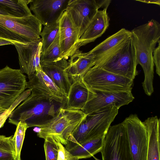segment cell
Returning a JSON list of instances; mask_svg holds the SVG:
<instances>
[{
  "mask_svg": "<svg viewBox=\"0 0 160 160\" xmlns=\"http://www.w3.org/2000/svg\"><path fill=\"white\" fill-rule=\"evenodd\" d=\"M131 32L137 63L141 66L144 73L143 89L145 94L150 96L154 91L153 52L157 44L160 41V24L152 19L135 28Z\"/></svg>",
  "mask_w": 160,
  "mask_h": 160,
  "instance_id": "6da1fadb",
  "label": "cell"
},
{
  "mask_svg": "<svg viewBox=\"0 0 160 160\" xmlns=\"http://www.w3.org/2000/svg\"><path fill=\"white\" fill-rule=\"evenodd\" d=\"M65 104L55 101L37 98L31 94L18 105L8 117L9 122L17 126L21 121L28 128H41L56 115L58 109Z\"/></svg>",
  "mask_w": 160,
  "mask_h": 160,
  "instance_id": "7a4b0ae2",
  "label": "cell"
},
{
  "mask_svg": "<svg viewBox=\"0 0 160 160\" xmlns=\"http://www.w3.org/2000/svg\"><path fill=\"white\" fill-rule=\"evenodd\" d=\"M119 108L107 107L87 115L70 135L65 148L68 151L84 142L105 135Z\"/></svg>",
  "mask_w": 160,
  "mask_h": 160,
  "instance_id": "3957f363",
  "label": "cell"
},
{
  "mask_svg": "<svg viewBox=\"0 0 160 160\" xmlns=\"http://www.w3.org/2000/svg\"><path fill=\"white\" fill-rule=\"evenodd\" d=\"M135 49L131 36L96 61L94 65L133 80L138 74Z\"/></svg>",
  "mask_w": 160,
  "mask_h": 160,
  "instance_id": "277c9868",
  "label": "cell"
},
{
  "mask_svg": "<svg viewBox=\"0 0 160 160\" xmlns=\"http://www.w3.org/2000/svg\"><path fill=\"white\" fill-rule=\"evenodd\" d=\"M42 25L33 15L15 17L0 14V38L26 43L41 38Z\"/></svg>",
  "mask_w": 160,
  "mask_h": 160,
  "instance_id": "5b68a950",
  "label": "cell"
},
{
  "mask_svg": "<svg viewBox=\"0 0 160 160\" xmlns=\"http://www.w3.org/2000/svg\"><path fill=\"white\" fill-rule=\"evenodd\" d=\"M87 115L81 110L61 107L52 119L43 127L39 128L37 136L44 139L47 137L52 136L55 140L66 145L69 136Z\"/></svg>",
  "mask_w": 160,
  "mask_h": 160,
  "instance_id": "8992f818",
  "label": "cell"
},
{
  "mask_svg": "<svg viewBox=\"0 0 160 160\" xmlns=\"http://www.w3.org/2000/svg\"><path fill=\"white\" fill-rule=\"evenodd\" d=\"M100 152L102 160H133L125 126H110Z\"/></svg>",
  "mask_w": 160,
  "mask_h": 160,
  "instance_id": "52a82bcc",
  "label": "cell"
},
{
  "mask_svg": "<svg viewBox=\"0 0 160 160\" xmlns=\"http://www.w3.org/2000/svg\"><path fill=\"white\" fill-rule=\"evenodd\" d=\"M92 89L108 91H132L133 81L94 66L82 77Z\"/></svg>",
  "mask_w": 160,
  "mask_h": 160,
  "instance_id": "ba28073f",
  "label": "cell"
},
{
  "mask_svg": "<svg viewBox=\"0 0 160 160\" xmlns=\"http://www.w3.org/2000/svg\"><path fill=\"white\" fill-rule=\"evenodd\" d=\"M26 76L8 66L0 69V108L6 110L25 91Z\"/></svg>",
  "mask_w": 160,
  "mask_h": 160,
  "instance_id": "9c48e42d",
  "label": "cell"
},
{
  "mask_svg": "<svg viewBox=\"0 0 160 160\" xmlns=\"http://www.w3.org/2000/svg\"><path fill=\"white\" fill-rule=\"evenodd\" d=\"M109 0H70L66 11L77 28L80 38L101 8H108Z\"/></svg>",
  "mask_w": 160,
  "mask_h": 160,
  "instance_id": "30bf717a",
  "label": "cell"
},
{
  "mask_svg": "<svg viewBox=\"0 0 160 160\" xmlns=\"http://www.w3.org/2000/svg\"><path fill=\"white\" fill-rule=\"evenodd\" d=\"M125 127L133 160H146L148 137L146 128L136 114L122 122Z\"/></svg>",
  "mask_w": 160,
  "mask_h": 160,
  "instance_id": "8fae6325",
  "label": "cell"
},
{
  "mask_svg": "<svg viewBox=\"0 0 160 160\" xmlns=\"http://www.w3.org/2000/svg\"><path fill=\"white\" fill-rule=\"evenodd\" d=\"M92 98L82 111L88 115L107 107H121L132 102L134 98L132 91H108L93 90Z\"/></svg>",
  "mask_w": 160,
  "mask_h": 160,
  "instance_id": "7c38bea8",
  "label": "cell"
},
{
  "mask_svg": "<svg viewBox=\"0 0 160 160\" xmlns=\"http://www.w3.org/2000/svg\"><path fill=\"white\" fill-rule=\"evenodd\" d=\"M28 78L26 88L31 90L32 95L38 98L52 100L65 105L66 97L42 70L36 72Z\"/></svg>",
  "mask_w": 160,
  "mask_h": 160,
  "instance_id": "4fadbf2b",
  "label": "cell"
},
{
  "mask_svg": "<svg viewBox=\"0 0 160 160\" xmlns=\"http://www.w3.org/2000/svg\"><path fill=\"white\" fill-rule=\"evenodd\" d=\"M13 44L18 53L19 69L22 73L29 76L36 72L42 70L40 64L42 52L41 38L26 43L14 42Z\"/></svg>",
  "mask_w": 160,
  "mask_h": 160,
  "instance_id": "5bb4252c",
  "label": "cell"
},
{
  "mask_svg": "<svg viewBox=\"0 0 160 160\" xmlns=\"http://www.w3.org/2000/svg\"><path fill=\"white\" fill-rule=\"evenodd\" d=\"M70 0H32L30 9L44 26L58 20L66 11Z\"/></svg>",
  "mask_w": 160,
  "mask_h": 160,
  "instance_id": "9a60e30c",
  "label": "cell"
},
{
  "mask_svg": "<svg viewBox=\"0 0 160 160\" xmlns=\"http://www.w3.org/2000/svg\"><path fill=\"white\" fill-rule=\"evenodd\" d=\"M60 42L62 58L68 60L79 50L78 30L65 11L59 19Z\"/></svg>",
  "mask_w": 160,
  "mask_h": 160,
  "instance_id": "2e32d148",
  "label": "cell"
},
{
  "mask_svg": "<svg viewBox=\"0 0 160 160\" xmlns=\"http://www.w3.org/2000/svg\"><path fill=\"white\" fill-rule=\"evenodd\" d=\"M68 62L63 58L55 62L42 65V71L64 93L66 98L72 85L67 71Z\"/></svg>",
  "mask_w": 160,
  "mask_h": 160,
  "instance_id": "e0dca14e",
  "label": "cell"
},
{
  "mask_svg": "<svg viewBox=\"0 0 160 160\" xmlns=\"http://www.w3.org/2000/svg\"><path fill=\"white\" fill-rule=\"evenodd\" d=\"M92 94L93 90L85 83L82 77L74 80L72 82L64 108L81 110Z\"/></svg>",
  "mask_w": 160,
  "mask_h": 160,
  "instance_id": "ac0fdd59",
  "label": "cell"
},
{
  "mask_svg": "<svg viewBox=\"0 0 160 160\" xmlns=\"http://www.w3.org/2000/svg\"><path fill=\"white\" fill-rule=\"evenodd\" d=\"M107 8L98 10L89 25L79 39L78 48L93 42L101 37L109 25L110 18L107 12Z\"/></svg>",
  "mask_w": 160,
  "mask_h": 160,
  "instance_id": "d6986e66",
  "label": "cell"
},
{
  "mask_svg": "<svg viewBox=\"0 0 160 160\" xmlns=\"http://www.w3.org/2000/svg\"><path fill=\"white\" fill-rule=\"evenodd\" d=\"M94 57L88 52L78 50L69 58L67 71L71 82L82 77L88 71L95 65Z\"/></svg>",
  "mask_w": 160,
  "mask_h": 160,
  "instance_id": "ffe728a7",
  "label": "cell"
},
{
  "mask_svg": "<svg viewBox=\"0 0 160 160\" xmlns=\"http://www.w3.org/2000/svg\"><path fill=\"white\" fill-rule=\"evenodd\" d=\"M143 122L148 137L146 160H160V120L155 116L148 118Z\"/></svg>",
  "mask_w": 160,
  "mask_h": 160,
  "instance_id": "44dd1931",
  "label": "cell"
},
{
  "mask_svg": "<svg viewBox=\"0 0 160 160\" xmlns=\"http://www.w3.org/2000/svg\"><path fill=\"white\" fill-rule=\"evenodd\" d=\"M131 35V31L122 28L97 45L88 52L94 57L96 61L111 51Z\"/></svg>",
  "mask_w": 160,
  "mask_h": 160,
  "instance_id": "7402d4cb",
  "label": "cell"
},
{
  "mask_svg": "<svg viewBox=\"0 0 160 160\" xmlns=\"http://www.w3.org/2000/svg\"><path fill=\"white\" fill-rule=\"evenodd\" d=\"M32 0H0V11L7 15L23 17L32 15L28 5Z\"/></svg>",
  "mask_w": 160,
  "mask_h": 160,
  "instance_id": "603a6c76",
  "label": "cell"
},
{
  "mask_svg": "<svg viewBox=\"0 0 160 160\" xmlns=\"http://www.w3.org/2000/svg\"><path fill=\"white\" fill-rule=\"evenodd\" d=\"M105 136L88 141L69 151L78 159L93 156L100 152L102 148Z\"/></svg>",
  "mask_w": 160,
  "mask_h": 160,
  "instance_id": "cb8c5ba5",
  "label": "cell"
},
{
  "mask_svg": "<svg viewBox=\"0 0 160 160\" xmlns=\"http://www.w3.org/2000/svg\"><path fill=\"white\" fill-rule=\"evenodd\" d=\"M62 58L59 30L53 42L44 52L41 53L40 64L41 66L55 62Z\"/></svg>",
  "mask_w": 160,
  "mask_h": 160,
  "instance_id": "d4e9b609",
  "label": "cell"
},
{
  "mask_svg": "<svg viewBox=\"0 0 160 160\" xmlns=\"http://www.w3.org/2000/svg\"><path fill=\"white\" fill-rule=\"evenodd\" d=\"M59 19L53 23L44 26L40 34L42 41V53L47 49L56 37L59 29Z\"/></svg>",
  "mask_w": 160,
  "mask_h": 160,
  "instance_id": "484cf974",
  "label": "cell"
},
{
  "mask_svg": "<svg viewBox=\"0 0 160 160\" xmlns=\"http://www.w3.org/2000/svg\"><path fill=\"white\" fill-rule=\"evenodd\" d=\"M13 136L0 135V160H15V151Z\"/></svg>",
  "mask_w": 160,
  "mask_h": 160,
  "instance_id": "4316f807",
  "label": "cell"
},
{
  "mask_svg": "<svg viewBox=\"0 0 160 160\" xmlns=\"http://www.w3.org/2000/svg\"><path fill=\"white\" fill-rule=\"evenodd\" d=\"M28 128L26 123L21 121L17 126L15 132L12 138L15 151V160H21V152L26 131Z\"/></svg>",
  "mask_w": 160,
  "mask_h": 160,
  "instance_id": "83f0119b",
  "label": "cell"
},
{
  "mask_svg": "<svg viewBox=\"0 0 160 160\" xmlns=\"http://www.w3.org/2000/svg\"><path fill=\"white\" fill-rule=\"evenodd\" d=\"M44 139L46 160H57L58 147L57 142L52 136L47 137Z\"/></svg>",
  "mask_w": 160,
  "mask_h": 160,
  "instance_id": "f1b7e54d",
  "label": "cell"
},
{
  "mask_svg": "<svg viewBox=\"0 0 160 160\" xmlns=\"http://www.w3.org/2000/svg\"><path fill=\"white\" fill-rule=\"evenodd\" d=\"M29 95L27 91H24L7 110L0 115V128L2 127L11 112Z\"/></svg>",
  "mask_w": 160,
  "mask_h": 160,
  "instance_id": "f546056e",
  "label": "cell"
},
{
  "mask_svg": "<svg viewBox=\"0 0 160 160\" xmlns=\"http://www.w3.org/2000/svg\"><path fill=\"white\" fill-rule=\"evenodd\" d=\"M57 142L58 147L57 160H78L76 157L72 155L67 150L62 144L58 140Z\"/></svg>",
  "mask_w": 160,
  "mask_h": 160,
  "instance_id": "4dcf8cb0",
  "label": "cell"
},
{
  "mask_svg": "<svg viewBox=\"0 0 160 160\" xmlns=\"http://www.w3.org/2000/svg\"><path fill=\"white\" fill-rule=\"evenodd\" d=\"M158 47L155 48L153 52V61L156 68V72L159 76H160V41L158 42Z\"/></svg>",
  "mask_w": 160,
  "mask_h": 160,
  "instance_id": "1f68e13d",
  "label": "cell"
},
{
  "mask_svg": "<svg viewBox=\"0 0 160 160\" xmlns=\"http://www.w3.org/2000/svg\"><path fill=\"white\" fill-rule=\"evenodd\" d=\"M137 1L141 2H142L147 3H153L157 4L159 6L160 5V0H137Z\"/></svg>",
  "mask_w": 160,
  "mask_h": 160,
  "instance_id": "d6a6232c",
  "label": "cell"
},
{
  "mask_svg": "<svg viewBox=\"0 0 160 160\" xmlns=\"http://www.w3.org/2000/svg\"><path fill=\"white\" fill-rule=\"evenodd\" d=\"M12 44L13 42L10 41L0 38V46Z\"/></svg>",
  "mask_w": 160,
  "mask_h": 160,
  "instance_id": "836d02e7",
  "label": "cell"
},
{
  "mask_svg": "<svg viewBox=\"0 0 160 160\" xmlns=\"http://www.w3.org/2000/svg\"><path fill=\"white\" fill-rule=\"evenodd\" d=\"M6 110L2 108H0V115L2 113Z\"/></svg>",
  "mask_w": 160,
  "mask_h": 160,
  "instance_id": "e575fe53",
  "label": "cell"
},
{
  "mask_svg": "<svg viewBox=\"0 0 160 160\" xmlns=\"http://www.w3.org/2000/svg\"><path fill=\"white\" fill-rule=\"evenodd\" d=\"M0 14L7 15L5 13L0 11Z\"/></svg>",
  "mask_w": 160,
  "mask_h": 160,
  "instance_id": "d590c367",
  "label": "cell"
},
{
  "mask_svg": "<svg viewBox=\"0 0 160 160\" xmlns=\"http://www.w3.org/2000/svg\"><path fill=\"white\" fill-rule=\"evenodd\" d=\"M94 158L95 159V160H100L98 158H96V157H94Z\"/></svg>",
  "mask_w": 160,
  "mask_h": 160,
  "instance_id": "8d00e7d4",
  "label": "cell"
}]
</instances>
